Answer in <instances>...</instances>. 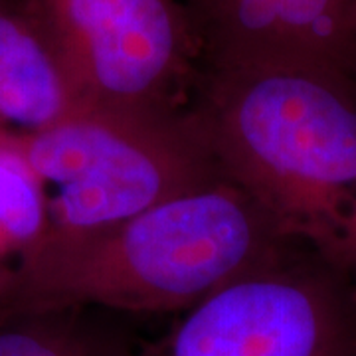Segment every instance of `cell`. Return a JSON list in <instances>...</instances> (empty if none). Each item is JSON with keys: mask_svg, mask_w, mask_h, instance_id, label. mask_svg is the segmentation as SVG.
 Segmentation results:
<instances>
[{"mask_svg": "<svg viewBox=\"0 0 356 356\" xmlns=\"http://www.w3.org/2000/svg\"><path fill=\"white\" fill-rule=\"evenodd\" d=\"M285 242L252 196L224 178L113 226L46 236L0 275V317L192 309L234 281L280 269Z\"/></svg>", "mask_w": 356, "mask_h": 356, "instance_id": "cell-1", "label": "cell"}, {"mask_svg": "<svg viewBox=\"0 0 356 356\" xmlns=\"http://www.w3.org/2000/svg\"><path fill=\"white\" fill-rule=\"evenodd\" d=\"M192 113L285 240L356 266V88L295 67L202 74Z\"/></svg>", "mask_w": 356, "mask_h": 356, "instance_id": "cell-2", "label": "cell"}, {"mask_svg": "<svg viewBox=\"0 0 356 356\" xmlns=\"http://www.w3.org/2000/svg\"><path fill=\"white\" fill-rule=\"evenodd\" d=\"M20 147L42 186L46 236L113 226L226 178L192 111H81Z\"/></svg>", "mask_w": 356, "mask_h": 356, "instance_id": "cell-3", "label": "cell"}, {"mask_svg": "<svg viewBox=\"0 0 356 356\" xmlns=\"http://www.w3.org/2000/svg\"><path fill=\"white\" fill-rule=\"evenodd\" d=\"M83 111L182 117L202 79L177 0H38Z\"/></svg>", "mask_w": 356, "mask_h": 356, "instance_id": "cell-4", "label": "cell"}, {"mask_svg": "<svg viewBox=\"0 0 356 356\" xmlns=\"http://www.w3.org/2000/svg\"><path fill=\"white\" fill-rule=\"evenodd\" d=\"M202 74L295 67L356 88V0H177Z\"/></svg>", "mask_w": 356, "mask_h": 356, "instance_id": "cell-5", "label": "cell"}, {"mask_svg": "<svg viewBox=\"0 0 356 356\" xmlns=\"http://www.w3.org/2000/svg\"><path fill=\"white\" fill-rule=\"evenodd\" d=\"M332 332L323 293L271 269L192 307L159 356H329Z\"/></svg>", "mask_w": 356, "mask_h": 356, "instance_id": "cell-6", "label": "cell"}, {"mask_svg": "<svg viewBox=\"0 0 356 356\" xmlns=\"http://www.w3.org/2000/svg\"><path fill=\"white\" fill-rule=\"evenodd\" d=\"M83 111L38 0H0V140L26 143Z\"/></svg>", "mask_w": 356, "mask_h": 356, "instance_id": "cell-7", "label": "cell"}, {"mask_svg": "<svg viewBox=\"0 0 356 356\" xmlns=\"http://www.w3.org/2000/svg\"><path fill=\"white\" fill-rule=\"evenodd\" d=\"M0 356H133L127 341L77 309L0 321Z\"/></svg>", "mask_w": 356, "mask_h": 356, "instance_id": "cell-8", "label": "cell"}, {"mask_svg": "<svg viewBox=\"0 0 356 356\" xmlns=\"http://www.w3.org/2000/svg\"><path fill=\"white\" fill-rule=\"evenodd\" d=\"M46 229V204L34 168L18 143L0 140V264H10V269L44 240Z\"/></svg>", "mask_w": 356, "mask_h": 356, "instance_id": "cell-9", "label": "cell"}, {"mask_svg": "<svg viewBox=\"0 0 356 356\" xmlns=\"http://www.w3.org/2000/svg\"><path fill=\"white\" fill-rule=\"evenodd\" d=\"M0 321H2V317H0Z\"/></svg>", "mask_w": 356, "mask_h": 356, "instance_id": "cell-10", "label": "cell"}]
</instances>
